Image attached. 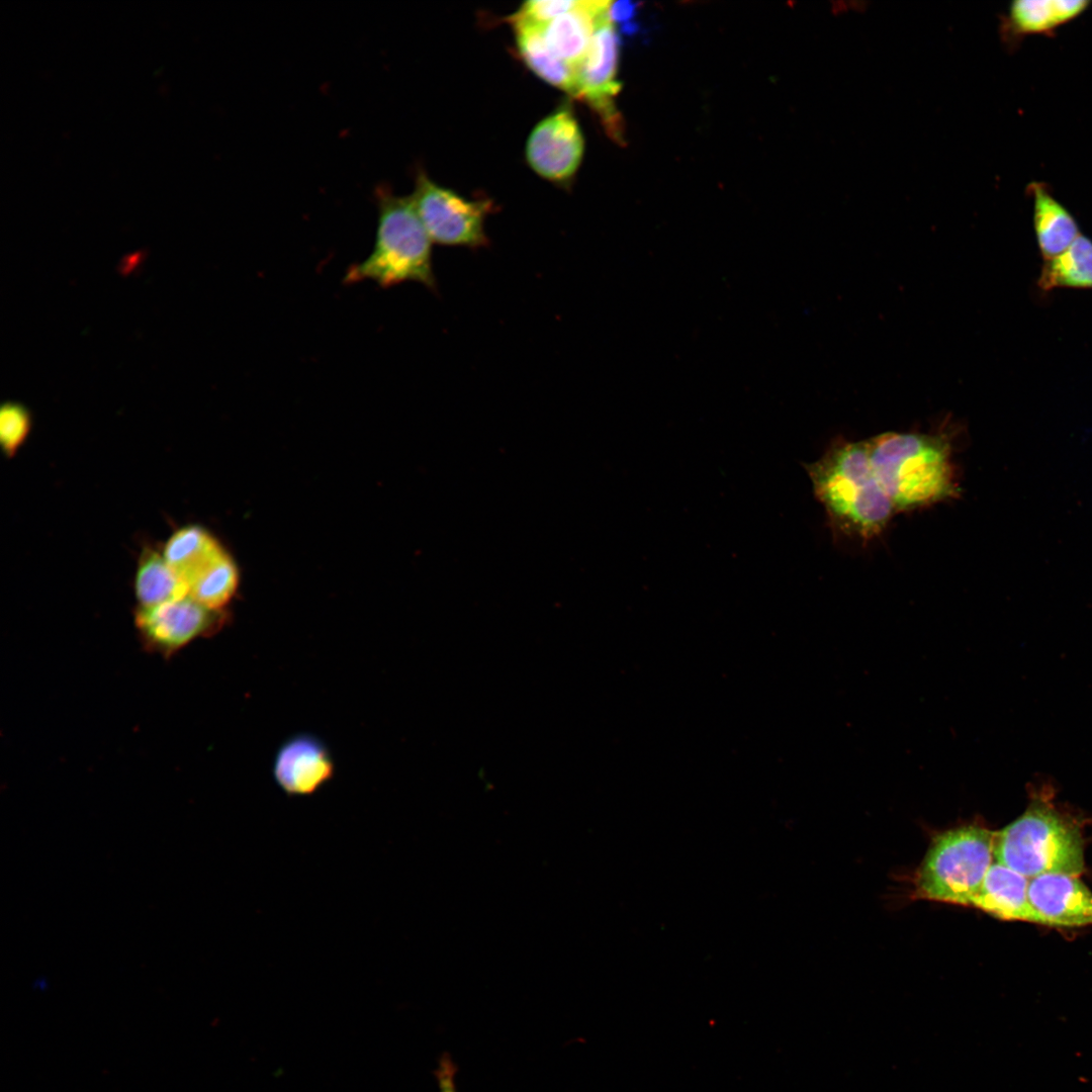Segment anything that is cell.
Here are the masks:
<instances>
[{"mask_svg": "<svg viewBox=\"0 0 1092 1092\" xmlns=\"http://www.w3.org/2000/svg\"><path fill=\"white\" fill-rule=\"evenodd\" d=\"M804 467L836 532L869 542L886 530L896 511L874 472L867 441L839 438Z\"/></svg>", "mask_w": 1092, "mask_h": 1092, "instance_id": "cell-1", "label": "cell"}, {"mask_svg": "<svg viewBox=\"0 0 1092 1092\" xmlns=\"http://www.w3.org/2000/svg\"><path fill=\"white\" fill-rule=\"evenodd\" d=\"M874 472L896 513L956 499L961 488L946 429L886 432L867 440Z\"/></svg>", "mask_w": 1092, "mask_h": 1092, "instance_id": "cell-2", "label": "cell"}, {"mask_svg": "<svg viewBox=\"0 0 1092 1092\" xmlns=\"http://www.w3.org/2000/svg\"><path fill=\"white\" fill-rule=\"evenodd\" d=\"M1052 785L1029 786L1025 811L994 835L996 861L1031 879L1044 874L1079 876L1083 839L1076 820L1060 809Z\"/></svg>", "mask_w": 1092, "mask_h": 1092, "instance_id": "cell-3", "label": "cell"}, {"mask_svg": "<svg viewBox=\"0 0 1092 1092\" xmlns=\"http://www.w3.org/2000/svg\"><path fill=\"white\" fill-rule=\"evenodd\" d=\"M373 194L378 212L374 246L365 260L349 268L344 282L372 280L390 287L415 281L436 290L433 242L412 196L395 194L385 182L376 185Z\"/></svg>", "mask_w": 1092, "mask_h": 1092, "instance_id": "cell-4", "label": "cell"}, {"mask_svg": "<svg viewBox=\"0 0 1092 1092\" xmlns=\"http://www.w3.org/2000/svg\"><path fill=\"white\" fill-rule=\"evenodd\" d=\"M995 832L977 823L935 834L913 878V899L971 906L992 864Z\"/></svg>", "mask_w": 1092, "mask_h": 1092, "instance_id": "cell-5", "label": "cell"}, {"mask_svg": "<svg viewBox=\"0 0 1092 1092\" xmlns=\"http://www.w3.org/2000/svg\"><path fill=\"white\" fill-rule=\"evenodd\" d=\"M411 196L433 243L470 249L488 245L484 222L493 210L490 199H467L434 182L420 167Z\"/></svg>", "mask_w": 1092, "mask_h": 1092, "instance_id": "cell-6", "label": "cell"}, {"mask_svg": "<svg viewBox=\"0 0 1092 1092\" xmlns=\"http://www.w3.org/2000/svg\"><path fill=\"white\" fill-rule=\"evenodd\" d=\"M224 619L220 611L205 608L189 596L153 607H140L134 623L143 646L170 657L195 639L217 631Z\"/></svg>", "mask_w": 1092, "mask_h": 1092, "instance_id": "cell-7", "label": "cell"}, {"mask_svg": "<svg viewBox=\"0 0 1092 1092\" xmlns=\"http://www.w3.org/2000/svg\"><path fill=\"white\" fill-rule=\"evenodd\" d=\"M584 140L569 102L540 120L526 143V159L542 178L556 183L570 180L581 163Z\"/></svg>", "mask_w": 1092, "mask_h": 1092, "instance_id": "cell-8", "label": "cell"}, {"mask_svg": "<svg viewBox=\"0 0 1092 1092\" xmlns=\"http://www.w3.org/2000/svg\"><path fill=\"white\" fill-rule=\"evenodd\" d=\"M610 15L597 27L582 60L574 69L575 98L598 112L609 131L619 138L620 119L614 98L620 90L617 80L619 39Z\"/></svg>", "mask_w": 1092, "mask_h": 1092, "instance_id": "cell-9", "label": "cell"}, {"mask_svg": "<svg viewBox=\"0 0 1092 1092\" xmlns=\"http://www.w3.org/2000/svg\"><path fill=\"white\" fill-rule=\"evenodd\" d=\"M1028 899L1043 925H1092V892L1078 876L1044 874L1031 878Z\"/></svg>", "mask_w": 1092, "mask_h": 1092, "instance_id": "cell-10", "label": "cell"}, {"mask_svg": "<svg viewBox=\"0 0 1092 1092\" xmlns=\"http://www.w3.org/2000/svg\"><path fill=\"white\" fill-rule=\"evenodd\" d=\"M277 785L290 796L316 792L334 772L332 756L314 736L297 735L278 750L273 767Z\"/></svg>", "mask_w": 1092, "mask_h": 1092, "instance_id": "cell-11", "label": "cell"}, {"mask_svg": "<svg viewBox=\"0 0 1092 1092\" xmlns=\"http://www.w3.org/2000/svg\"><path fill=\"white\" fill-rule=\"evenodd\" d=\"M1029 879L996 862L989 868L971 906L996 918L1042 924L1028 899Z\"/></svg>", "mask_w": 1092, "mask_h": 1092, "instance_id": "cell-12", "label": "cell"}, {"mask_svg": "<svg viewBox=\"0 0 1092 1092\" xmlns=\"http://www.w3.org/2000/svg\"><path fill=\"white\" fill-rule=\"evenodd\" d=\"M610 1H579L570 11L542 27L550 49L573 69L585 55L594 33L609 14Z\"/></svg>", "mask_w": 1092, "mask_h": 1092, "instance_id": "cell-13", "label": "cell"}, {"mask_svg": "<svg viewBox=\"0 0 1092 1092\" xmlns=\"http://www.w3.org/2000/svg\"><path fill=\"white\" fill-rule=\"evenodd\" d=\"M1033 197V223L1038 248L1044 261L1063 253L1081 235L1071 212L1059 202L1043 183L1028 185Z\"/></svg>", "mask_w": 1092, "mask_h": 1092, "instance_id": "cell-14", "label": "cell"}, {"mask_svg": "<svg viewBox=\"0 0 1092 1092\" xmlns=\"http://www.w3.org/2000/svg\"><path fill=\"white\" fill-rule=\"evenodd\" d=\"M224 551L216 541L198 527L176 532L166 544L164 558L176 576L188 588L211 569Z\"/></svg>", "mask_w": 1092, "mask_h": 1092, "instance_id": "cell-15", "label": "cell"}, {"mask_svg": "<svg viewBox=\"0 0 1092 1092\" xmlns=\"http://www.w3.org/2000/svg\"><path fill=\"white\" fill-rule=\"evenodd\" d=\"M519 56L540 79L575 98L574 69L561 60L547 44L542 27L512 23Z\"/></svg>", "mask_w": 1092, "mask_h": 1092, "instance_id": "cell-16", "label": "cell"}, {"mask_svg": "<svg viewBox=\"0 0 1092 1092\" xmlns=\"http://www.w3.org/2000/svg\"><path fill=\"white\" fill-rule=\"evenodd\" d=\"M1090 4L1086 0H1017L1003 23L1004 34L1044 33L1078 15Z\"/></svg>", "mask_w": 1092, "mask_h": 1092, "instance_id": "cell-17", "label": "cell"}, {"mask_svg": "<svg viewBox=\"0 0 1092 1092\" xmlns=\"http://www.w3.org/2000/svg\"><path fill=\"white\" fill-rule=\"evenodd\" d=\"M1038 286L1092 288V241L1080 235L1063 253L1044 261Z\"/></svg>", "mask_w": 1092, "mask_h": 1092, "instance_id": "cell-18", "label": "cell"}, {"mask_svg": "<svg viewBox=\"0 0 1092 1092\" xmlns=\"http://www.w3.org/2000/svg\"><path fill=\"white\" fill-rule=\"evenodd\" d=\"M135 594L140 607H153L188 597V588L172 571L164 556L147 550L141 557Z\"/></svg>", "mask_w": 1092, "mask_h": 1092, "instance_id": "cell-19", "label": "cell"}, {"mask_svg": "<svg viewBox=\"0 0 1092 1092\" xmlns=\"http://www.w3.org/2000/svg\"><path fill=\"white\" fill-rule=\"evenodd\" d=\"M237 584L236 566L224 555L189 587L188 596L207 609L220 611L234 596Z\"/></svg>", "mask_w": 1092, "mask_h": 1092, "instance_id": "cell-20", "label": "cell"}, {"mask_svg": "<svg viewBox=\"0 0 1092 1092\" xmlns=\"http://www.w3.org/2000/svg\"><path fill=\"white\" fill-rule=\"evenodd\" d=\"M30 414L17 402L7 401L0 410V442L7 456H12L30 429Z\"/></svg>", "mask_w": 1092, "mask_h": 1092, "instance_id": "cell-21", "label": "cell"}, {"mask_svg": "<svg viewBox=\"0 0 1092 1092\" xmlns=\"http://www.w3.org/2000/svg\"><path fill=\"white\" fill-rule=\"evenodd\" d=\"M578 4L579 0H532L525 2L509 21L511 24L526 23L543 27Z\"/></svg>", "mask_w": 1092, "mask_h": 1092, "instance_id": "cell-22", "label": "cell"}, {"mask_svg": "<svg viewBox=\"0 0 1092 1092\" xmlns=\"http://www.w3.org/2000/svg\"><path fill=\"white\" fill-rule=\"evenodd\" d=\"M456 1066L450 1055L444 1053L439 1061L436 1072L439 1092H457Z\"/></svg>", "mask_w": 1092, "mask_h": 1092, "instance_id": "cell-23", "label": "cell"}]
</instances>
